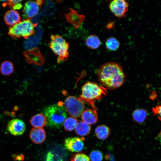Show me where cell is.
I'll return each mask as SVG.
<instances>
[{"mask_svg":"<svg viewBox=\"0 0 161 161\" xmlns=\"http://www.w3.org/2000/svg\"><path fill=\"white\" fill-rule=\"evenodd\" d=\"M99 82L103 87L113 90L121 86L126 80L122 67L114 62H107L101 65L98 70Z\"/></svg>","mask_w":161,"mask_h":161,"instance_id":"obj_1","label":"cell"},{"mask_svg":"<svg viewBox=\"0 0 161 161\" xmlns=\"http://www.w3.org/2000/svg\"><path fill=\"white\" fill-rule=\"evenodd\" d=\"M81 90L82 94L78 99L84 103H88L95 110L98 109L95 105V100H100L102 96L106 95L107 92L106 89L104 87L90 82L85 83L82 87Z\"/></svg>","mask_w":161,"mask_h":161,"instance_id":"obj_2","label":"cell"},{"mask_svg":"<svg viewBox=\"0 0 161 161\" xmlns=\"http://www.w3.org/2000/svg\"><path fill=\"white\" fill-rule=\"evenodd\" d=\"M47 125L59 128L63 124L67 116L66 111L62 103L50 106L44 111Z\"/></svg>","mask_w":161,"mask_h":161,"instance_id":"obj_3","label":"cell"},{"mask_svg":"<svg viewBox=\"0 0 161 161\" xmlns=\"http://www.w3.org/2000/svg\"><path fill=\"white\" fill-rule=\"evenodd\" d=\"M37 25V23L33 24L30 19L27 18L10 27L8 33L14 39L21 37L26 39L34 34L35 27Z\"/></svg>","mask_w":161,"mask_h":161,"instance_id":"obj_4","label":"cell"},{"mask_svg":"<svg viewBox=\"0 0 161 161\" xmlns=\"http://www.w3.org/2000/svg\"><path fill=\"white\" fill-rule=\"evenodd\" d=\"M50 38L49 45L53 52L58 55V63L67 60L69 54V43L58 35H52Z\"/></svg>","mask_w":161,"mask_h":161,"instance_id":"obj_5","label":"cell"},{"mask_svg":"<svg viewBox=\"0 0 161 161\" xmlns=\"http://www.w3.org/2000/svg\"><path fill=\"white\" fill-rule=\"evenodd\" d=\"M64 106L69 114L74 118L79 117L85 108L84 102L74 96L67 97L64 101Z\"/></svg>","mask_w":161,"mask_h":161,"instance_id":"obj_6","label":"cell"},{"mask_svg":"<svg viewBox=\"0 0 161 161\" xmlns=\"http://www.w3.org/2000/svg\"><path fill=\"white\" fill-rule=\"evenodd\" d=\"M129 3L125 0H114L112 1L109 7L112 13L117 17H125L129 10Z\"/></svg>","mask_w":161,"mask_h":161,"instance_id":"obj_7","label":"cell"},{"mask_svg":"<svg viewBox=\"0 0 161 161\" xmlns=\"http://www.w3.org/2000/svg\"><path fill=\"white\" fill-rule=\"evenodd\" d=\"M43 1L42 0H36L29 1L26 2L23 9V13L25 16L30 19L36 16L39 11Z\"/></svg>","mask_w":161,"mask_h":161,"instance_id":"obj_8","label":"cell"},{"mask_svg":"<svg viewBox=\"0 0 161 161\" xmlns=\"http://www.w3.org/2000/svg\"><path fill=\"white\" fill-rule=\"evenodd\" d=\"M7 130L13 135L19 136L25 131L26 126L22 120L18 119H14L10 120L8 123Z\"/></svg>","mask_w":161,"mask_h":161,"instance_id":"obj_9","label":"cell"},{"mask_svg":"<svg viewBox=\"0 0 161 161\" xmlns=\"http://www.w3.org/2000/svg\"><path fill=\"white\" fill-rule=\"evenodd\" d=\"M82 139L78 137H71L66 139L64 146L68 151L72 152H78L82 150L84 144Z\"/></svg>","mask_w":161,"mask_h":161,"instance_id":"obj_10","label":"cell"},{"mask_svg":"<svg viewBox=\"0 0 161 161\" xmlns=\"http://www.w3.org/2000/svg\"><path fill=\"white\" fill-rule=\"evenodd\" d=\"M31 140L36 144H40L44 141L46 138L45 130L42 128H34L30 133Z\"/></svg>","mask_w":161,"mask_h":161,"instance_id":"obj_11","label":"cell"},{"mask_svg":"<svg viewBox=\"0 0 161 161\" xmlns=\"http://www.w3.org/2000/svg\"><path fill=\"white\" fill-rule=\"evenodd\" d=\"M4 19L7 25L12 26L20 22L21 18L19 14L16 10L11 9L5 13Z\"/></svg>","mask_w":161,"mask_h":161,"instance_id":"obj_12","label":"cell"},{"mask_svg":"<svg viewBox=\"0 0 161 161\" xmlns=\"http://www.w3.org/2000/svg\"><path fill=\"white\" fill-rule=\"evenodd\" d=\"M81 116L83 121L89 125L94 124L97 121V110L87 109L83 111Z\"/></svg>","mask_w":161,"mask_h":161,"instance_id":"obj_13","label":"cell"},{"mask_svg":"<svg viewBox=\"0 0 161 161\" xmlns=\"http://www.w3.org/2000/svg\"><path fill=\"white\" fill-rule=\"evenodd\" d=\"M30 122L31 125L34 128H42L47 124V119L44 115L39 113L33 116Z\"/></svg>","mask_w":161,"mask_h":161,"instance_id":"obj_14","label":"cell"},{"mask_svg":"<svg viewBox=\"0 0 161 161\" xmlns=\"http://www.w3.org/2000/svg\"><path fill=\"white\" fill-rule=\"evenodd\" d=\"M75 129L76 133L80 136L87 135L89 133L91 130L90 125L83 121L78 122Z\"/></svg>","mask_w":161,"mask_h":161,"instance_id":"obj_15","label":"cell"},{"mask_svg":"<svg viewBox=\"0 0 161 161\" xmlns=\"http://www.w3.org/2000/svg\"><path fill=\"white\" fill-rule=\"evenodd\" d=\"M95 132L97 138L103 140L109 137L110 133V130L107 126L104 125H101L96 128Z\"/></svg>","mask_w":161,"mask_h":161,"instance_id":"obj_16","label":"cell"},{"mask_svg":"<svg viewBox=\"0 0 161 161\" xmlns=\"http://www.w3.org/2000/svg\"><path fill=\"white\" fill-rule=\"evenodd\" d=\"M14 71L13 64L9 61L3 62L0 66V72L1 74L4 76H8L11 75Z\"/></svg>","mask_w":161,"mask_h":161,"instance_id":"obj_17","label":"cell"},{"mask_svg":"<svg viewBox=\"0 0 161 161\" xmlns=\"http://www.w3.org/2000/svg\"><path fill=\"white\" fill-rule=\"evenodd\" d=\"M148 114L147 111L143 109H137L132 114L133 119L136 122L142 123L145 120Z\"/></svg>","mask_w":161,"mask_h":161,"instance_id":"obj_18","label":"cell"},{"mask_svg":"<svg viewBox=\"0 0 161 161\" xmlns=\"http://www.w3.org/2000/svg\"><path fill=\"white\" fill-rule=\"evenodd\" d=\"M86 43L89 48L92 49H96L100 46L101 42L98 36L92 35H89L87 38Z\"/></svg>","mask_w":161,"mask_h":161,"instance_id":"obj_19","label":"cell"},{"mask_svg":"<svg viewBox=\"0 0 161 161\" xmlns=\"http://www.w3.org/2000/svg\"><path fill=\"white\" fill-rule=\"evenodd\" d=\"M106 48L111 51L117 50L120 46V43L116 38L110 37L106 41L105 43Z\"/></svg>","mask_w":161,"mask_h":161,"instance_id":"obj_20","label":"cell"},{"mask_svg":"<svg viewBox=\"0 0 161 161\" xmlns=\"http://www.w3.org/2000/svg\"><path fill=\"white\" fill-rule=\"evenodd\" d=\"M78 121V120L71 117L66 118L63 123L65 129L68 131H72L75 128Z\"/></svg>","mask_w":161,"mask_h":161,"instance_id":"obj_21","label":"cell"},{"mask_svg":"<svg viewBox=\"0 0 161 161\" xmlns=\"http://www.w3.org/2000/svg\"><path fill=\"white\" fill-rule=\"evenodd\" d=\"M21 0H5L3 4V5L5 7L6 5H9L10 8L12 9L15 10H19L22 7L21 2Z\"/></svg>","mask_w":161,"mask_h":161,"instance_id":"obj_22","label":"cell"},{"mask_svg":"<svg viewBox=\"0 0 161 161\" xmlns=\"http://www.w3.org/2000/svg\"><path fill=\"white\" fill-rule=\"evenodd\" d=\"M90 157L91 161H102L103 155L100 151L94 150L91 153Z\"/></svg>","mask_w":161,"mask_h":161,"instance_id":"obj_23","label":"cell"},{"mask_svg":"<svg viewBox=\"0 0 161 161\" xmlns=\"http://www.w3.org/2000/svg\"><path fill=\"white\" fill-rule=\"evenodd\" d=\"M71 161H90V160L86 154L78 153L74 155L72 157Z\"/></svg>","mask_w":161,"mask_h":161,"instance_id":"obj_24","label":"cell"},{"mask_svg":"<svg viewBox=\"0 0 161 161\" xmlns=\"http://www.w3.org/2000/svg\"><path fill=\"white\" fill-rule=\"evenodd\" d=\"M45 161H63L61 157L52 151H49L47 154Z\"/></svg>","mask_w":161,"mask_h":161,"instance_id":"obj_25","label":"cell"},{"mask_svg":"<svg viewBox=\"0 0 161 161\" xmlns=\"http://www.w3.org/2000/svg\"><path fill=\"white\" fill-rule=\"evenodd\" d=\"M152 112L153 114L157 116L158 119L161 120V104L153 108Z\"/></svg>","mask_w":161,"mask_h":161,"instance_id":"obj_26","label":"cell"},{"mask_svg":"<svg viewBox=\"0 0 161 161\" xmlns=\"http://www.w3.org/2000/svg\"><path fill=\"white\" fill-rule=\"evenodd\" d=\"M114 25L113 22H109L107 25V26L108 29H110L113 28Z\"/></svg>","mask_w":161,"mask_h":161,"instance_id":"obj_27","label":"cell"},{"mask_svg":"<svg viewBox=\"0 0 161 161\" xmlns=\"http://www.w3.org/2000/svg\"><path fill=\"white\" fill-rule=\"evenodd\" d=\"M157 139L160 141V143L161 144V131L158 134L157 137Z\"/></svg>","mask_w":161,"mask_h":161,"instance_id":"obj_28","label":"cell"}]
</instances>
